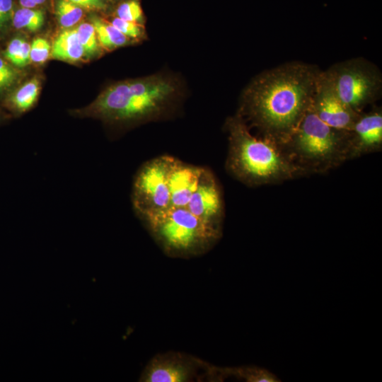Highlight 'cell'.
I'll return each mask as SVG.
<instances>
[{
  "label": "cell",
  "mask_w": 382,
  "mask_h": 382,
  "mask_svg": "<svg viewBox=\"0 0 382 382\" xmlns=\"http://www.w3.org/2000/svg\"><path fill=\"white\" fill-rule=\"evenodd\" d=\"M100 45L107 50H112L129 43L130 39L120 33L111 23L97 16L91 17Z\"/></svg>",
  "instance_id": "obj_15"
},
{
  "label": "cell",
  "mask_w": 382,
  "mask_h": 382,
  "mask_svg": "<svg viewBox=\"0 0 382 382\" xmlns=\"http://www.w3.org/2000/svg\"><path fill=\"white\" fill-rule=\"evenodd\" d=\"M14 11L13 0H0V38L7 33L12 25Z\"/></svg>",
  "instance_id": "obj_25"
},
{
  "label": "cell",
  "mask_w": 382,
  "mask_h": 382,
  "mask_svg": "<svg viewBox=\"0 0 382 382\" xmlns=\"http://www.w3.org/2000/svg\"><path fill=\"white\" fill-rule=\"evenodd\" d=\"M226 376H235L237 378L245 379L246 381L253 382H274L279 381L278 378L268 371L257 367H241L226 369Z\"/></svg>",
  "instance_id": "obj_21"
},
{
  "label": "cell",
  "mask_w": 382,
  "mask_h": 382,
  "mask_svg": "<svg viewBox=\"0 0 382 382\" xmlns=\"http://www.w3.org/2000/svg\"><path fill=\"white\" fill-rule=\"evenodd\" d=\"M320 72L317 65L300 61L265 70L243 91L237 114L262 137L283 146L310 108Z\"/></svg>",
  "instance_id": "obj_1"
},
{
  "label": "cell",
  "mask_w": 382,
  "mask_h": 382,
  "mask_svg": "<svg viewBox=\"0 0 382 382\" xmlns=\"http://www.w3.org/2000/svg\"><path fill=\"white\" fill-rule=\"evenodd\" d=\"M40 92L37 79L27 81L19 88L13 89L5 98L6 106L13 112L23 113L35 103Z\"/></svg>",
  "instance_id": "obj_14"
},
{
  "label": "cell",
  "mask_w": 382,
  "mask_h": 382,
  "mask_svg": "<svg viewBox=\"0 0 382 382\" xmlns=\"http://www.w3.org/2000/svg\"><path fill=\"white\" fill-rule=\"evenodd\" d=\"M349 132L334 129L316 115L311 105L282 146L302 170L323 171L349 157Z\"/></svg>",
  "instance_id": "obj_5"
},
{
  "label": "cell",
  "mask_w": 382,
  "mask_h": 382,
  "mask_svg": "<svg viewBox=\"0 0 382 382\" xmlns=\"http://www.w3.org/2000/svg\"><path fill=\"white\" fill-rule=\"evenodd\" d=\"M21 77L18 68L0 55V97L6 96L16 87Z\"/></svg>",
  "instance_id": "obj_20"
},
{
  "label": "cell",
  "mask_w": 382,
  "mask_h": 382,
  "mask_svg": "<svg viewBox=\"0 0 382 382\" xmlns=\"http://www.w3.org/2000/svg\"><path fill=\"white\" fill-rule=\"evenodd\" d=\"M202 363L178 352H167L151 359L141 378L145 382H187L197 375Z\"/></svg>",
  "instance_id": "obj_10"
},
{
  "label": "cell",
  "mask_w": 382,
  "mask_h": 382,
  "mask_svg": "<svg viewBox=\"0 0 382 382\" xmlns=\"http://www.w3.org/2000/svg\"><path fill=\"white\" fill-rule=\"evenodd\" d=\"M23 8H33L45 3V0H18Z\"/></svg>",
  "instance_id": "obj_27"
},
{
  "label": "cell",
  "mask_w": 382,
  "mask_h": 382,
  "mask_svg": "<svg viewBox=\"0 0 382 382\" xmlns=\"http://www.w3.org/2000/svg\"><path fill=\"white\" fill-rule=\"evenodd\" d=\"M186 207L205 224L221 232L224 215L223 198L216 179L209 169L203 168Z\"/></svg>",
  "instance_id": "obj_8"
},
{
  "label": "cell",
  "mask_w": 382,
  "mask_h": 382,
  "mask_svg": "<svg viewBox=\"0 0 382 382\" xmlns=\"http://www.w3.org/2000/svg\"><path fill=\"white\" fill-rule=\"evenodd\" d=\"M203 168L175 158L168 179L170 207H184L195 192Z\"/></svg>",
  "instance_id": "obj_12"
},
{
  "label": "cell",
  "mask_w": 382,
  "mask_h": 382,
  "mask_svg": "<svg viewBox=\"0 0 382 382\" xmlns=\"http://www.w3.org/2000/svg\"><path fill=\"white\" fill-rule=\"evenodd\" d=\"M225 129L228 139L226 168L243 183L250 186L274 183L304 172L282 145L253 136L238 114L226 119Z\"/></svg>",
  "instance_id": "obj_3"
},
{
  "label": "cell",
  "mask_w": 382,
  "mask_h": 382,
  "mask_svg": "<svg viewBox=\"0 0 382 382\" xmlns=\"http://www.w3.org/2000/svg\"><path fill=\"white\" fill-rule=\"evenodd\" d=\"M182 93L179 80L156 74L114 83L90 105L74 112L111 125H136L168 117L175 110Z\"/></svg>",
  "instance_id": "obj_2"
},
{
  "label": "cell",
  "mask_w": 382,
  "mask_h": 382,
  "mask_svg": "<svg viewBox=\"0 0 382 382\" xmlns=\"http://www.w3.org/2000/svg\"><path fill=\"white\" fill-rule=\"evenodd\" d=\"M50 54L53 59L68 62H78L84 57L76 28H68L58 35L53 42Z\"/></svg>",
  "instance_id": "obj_13"
},
{
  "label": "cell",
  "mask_w": 382,
  "mask_h": 382,
  "mask_svg": "<svg viewBox=\"0 0 382 382\" xmlns=\"http://www.w3.org/2000/svg\"><path fill=\"white\" fill-rule=\"evenodd\" d=\"M30 45L21 36L13 37L3 51L2 56L13 66L22 68L30 62Z\"/></svg>",
  "instance_id": "obj_16"
},
{
  "label": "cell",
  "mask_w": 382,
  "mask_h": 382,
  "mask_svg": "<svg viewBox=\"0 0 382 382\" xmlns=\"http://www.w3.org/2000/svg\"><path fill=\"white\" fill-rule=\"evenodd\" d=\"M79 40L83 49L84 56L93 57L100 53V44L93 25L89 23H82L76 28Z\"/></svg>",
  "instance_id": "obj_19"
},
{
  "label": "cell",
  "mask_w": 382,
  "mask_h": 382,
  "mask_svg": "<svg viewBox=\"0 0 382 382\" xmlns=\"http://www.w3.org/2000/svg\"><path fill=\"white\" fill-rule=\"evenodd\" d=\"M49 42L43 38L35 39L30 45V61L36 64L44 63L49 57L50 52Z\"/></svg>",
  "instance_id": "obj_24"
},
{
  "label": "cell",
  "mask_w": 382,
  "mask_h": 382,
  "mask_svg": "<svg viewBox=\"0 0 382 382\" xmlns=\"http://www.w3.org/2000/svg\"><path fill=\"white\" fill-rule=\"evenodd\" d=\"M55 14L60 25L68 29L81 20L83 11L82 8L68 0H57Z\"/></svg>",
  "instance_id": "obj_18"
},
{
  "label": "cell",
  "mask_w": 382,
  "mask_h": 382,
  "mask_svg": "<svg viewBox=\"0 0 382 382\" xmlns=\"http://www.w3.org/2000/svg\"><path fill=\"white\" fill-rule=\"evenodd\" d=\"M311 108L324 123L334 129L346 132L351 130L359 115L339 98L323 71L318 80Z\"/></svg>",
  "instance_id": "obj_9"
},
{
  "label": "cell",
  "mask_w": 382,
  "mask_h": 382,
  "mask_svg": "<svg viewBox=\"0 0 382 382\" xmlns=\"http://www.w3.org/2000/svg\"><path fill=\"white\" fill-rule=\"evenodd\" d=\"M79 7L88 10H104L106 5L103 0H68Z\"/></svg>",
  "instance_id": "obj_26"
},
{
  "label": "cell",
  "mask_w": 382,
  "mask_h": 382,
  "mask_svg": "<svg viewBox=\"0 0 382 382\" xmlns=\"http://www.w3.org/2000/svg\"><path fill=\"white\" fill-rule=\"evenodd\" d=\"M44 21L45 15L42 11L22 7L14 11L12 26L18 30L25 29L35 32L43 25Z\"/></svg>",
  "instance_id": "obj_17"
},
{
  "label": "cell",
  "mask_w": 382,
  "mask_h": 382,
  "mask_svg": "<svg viewBox=\"0 0 382 382\" xmlns=\"http://www.w3.org/2000/svg\"><path fill=\"white\" fill-rule=\"evenodd\" d=\"M323 72L339 98L357 113L381 97L382 74L365 58L344 60Z\"/></svg>",
  "instance_id": "obj_6"
},
{
  "label": "cell",
  "mask_w": 382,
  "mask_h": 382,
  "mask_svg": "<svg viewBox=\"0 0 382 382\" xmlns=\"http://www.w3.org/2000/svg\"><path fill=\"white\" fill-rule=\"evenodd\" d=\"M163 252L173 257H191L207 252L221 232L205 224L186 207L139 216Z\"/></svg>",
  "instance_id": "obj_4"
},
{
  "label": "cell",
  "mask_w": 382,
  "mask_h": 382,
  "mask_svg": "<svg viewBox=\"0 0 382 382\" xmlns=\"http://www.w3.org/2000/svg\"><path fill=\"white\" fill-rule=\"evenodd\" d=\"M111 24L129 39L141 40L145 37V29L142 24L127 21L115 17Z\"/></svg>",
  "instance_id": "obj_23"
},
{
  "label": "cell",
  "mask_w": 382,
  "mask_h": 382,
  "mask_svg": "<svg viewBox=\"0 0 382 382\" xmlns=\"http://www.w3.org/2000/svg\"><path fill=\"white\" fill-rule=\"evenodd\" d=\"M349 133V157L378 150L382 145L381 109L359 113Z\"/></svg>",
  "instance_id": "obj_11"
},
{
  "label": "cell",
  "mask_w": 382,
  "mask_h": 382,
  "mask_svg": "<svg viewBox=\"0 0 382 382\" xmlns=\"http://www.w3.org/2000/svg\"><path fill=\"white\" fill-rule=\"evenodd\" d=\"M116 17L130 22L142 24L144 13L138 0H127L121 3L116 10Z\"/></svg>",
  "instance_id": "obj_22"
},
{
  "label": "cell",
  "mask_w": 382,
  "mask_h": 382,
  "mask_svg": "<svg viewBox=\"0 0 382 382\" xmlns=\"http://www.w3.org/2000/svg\"><path fill=\"white\" fill-rule=\"evenodd\" d=\"M1 115H0V120H1Z\"/></svg>",
  "instance_id": "obj_28"
},
{
  "label": "cell",
  "mask_w": 382,
  "mask_h": 382,
  "mask_svg": "<svg viewBox=\"0 0 382 382\" xmlns=\"http://www.w3.org/2000/svg\"><path fill=\"white\" fill-rule=\"evenodd\" d=\"M175 158L161 156L144 163L135 174L132 202L138 216L170 207L168 179Z\"/></svg>",
  "instance_id": "obj_7"
}]
</instances>
